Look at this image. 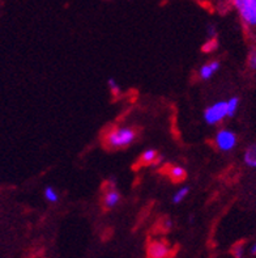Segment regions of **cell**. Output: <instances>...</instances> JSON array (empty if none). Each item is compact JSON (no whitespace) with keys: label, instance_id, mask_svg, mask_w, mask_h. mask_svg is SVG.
I'll return each mask as SVG.
<instances>
[{"label":"cell","instance_id":"obj_1","mask_svg":"<svg viewBox=\"0 0 256 258\" xmlns=\"http://www.w3.org/2000/svg\"><path fill=\"white\" fill-rule=\"evenodd\" d=\"M137 137V131L131 127H117L110 130L105 137V144L110 150L128 147L135 142Z\"/></svg>","mask_w":256,"mask_h":258},{"label":"cell","instance_id":"obj_2","mask_svg":"<svg viewBox=\"0 0 256 258\" xmlns=\"http://www.w3.org/2000/svg\"><path fill=\"white\" fill-rule=\"evenodd\" d=\"M237 8L240 19L250 28L256 26V0H230Z\"/></svg>","mask_w":256,"mask_h":258},{"label":"cell","instance_id":"obj_3","mask_svg":"<svg viewBox=\"0 0 256 258\" xmlns=\"http://www.w3.org/2000/svg\"><path fill=\"white\" fill-rule=\"evenodd\" d=\"M227 117V104L224 101L212 105L205 110L204 119L208 124H216Z\"/></svg>","mask_w":256,"mask_h":258},{"label":"cell","instance_id":"obj_4","mask_svg":"<svg viewBox=\"0 0 256 258\" xmlns=\"http://www.w3.org/2000/svg\"><path fill=\"white\" fill-rule=\"evenodd\" d=\"M216 146L220 151H230L237 146V135L230 130H221L216 135Z\"/></svg>","mask_w":256,"mask_h":258},{"label":"cell","instance_id":"obj_5","mask_svg":"<svg viewBox=\"0 0 256 258\" xmlns=\"http://www.w3.org/2000/svg\"><path fill=\"white\" fill-rule=\"evenodd\" d=\"M172 249L163 241H152L148 246V258H170Z\"/></svg>","mask_w":256,"mask_h":258},{"label":"cell","instance_id":"obj_6","mask_svg":"<svg viewBox=\"0 0 256 258\" xmlns=\"http://www.w3.org/2000/svg\"><path fill=\"white\" fill-rule=\"evenodd\" d=\"M120 200V194L118 190H115L114 187L109 189L105 194V198H104V205L106 209H113L118 205Z\"/></svg>","mask_w":256,"mask_h":258},{"label":"cell","instance_id":"obj_7","mask_svg":"<svg viewBox=\"0 0 256 258\" xmlns=\"http://www.w3.org/2000/svg\"><path fill=\"white\" fill-rule=\"evenodd\" d=\"M218 69H220V62H217V60L207 63V64H204L201 67L200 78L203 79V80H208V79L212 78L213 74H216V72L218 71Z\"/></svg>","mask_w":256,"mask_h":258},{"label":"cell","instance_id":"obj_8","mask_svg":"<svg viewBox=\"0 0 256 258\" xmlns=\"http://www.w3.org/2000/svg\"><path fill=\"white\" fill-rule=\"evenodd\" d=\"M161 157L158 156L156 150H146L139 159L140 165H150V164H157Z\"/></svg>","mask_w":256,"mask_h":258},{"label":"cell","instance_id":"obj_9","mask_svg":"<svg viewBox=\"0 0 256 258\" xmlns=\"http://www.w3.org/2000/svg\"><path fill=\"white\" fill-rule=\"evenodd\" d=\"M243 160L247 167L256 168V144H251L250 147H247L243 155Z\"/></svg>","mask_w":256,"mask_h":258},{"label":"cell","instance_id":"obj_10","mask_svg":"<svg viewBox=\"0 0 256 258\" xmlns=\"http://www.w3.org/2000/svg\"><path fill=\"white\" fill-rule=\"evenodd\" d=\"M186 170L181 167H172L169 169V177L174 182H181L186 178Z\"/></svg>","mask_w":256,"mask_h":258},{"label":"cell","instance_id":"obj_11","mask_svg":"<svg viewBox=\"0 0 256 258\" xmlns=\"http://www.w3.org/2000/svg\"><path fill=\"white\" fill-rule=\"evenodd\" d=\"M226 104H227V117H234L238 110V106H239V98L231 97Z\"/></svg>","mask_w":256,"mask_h":258},{"label":"cell","instance_id":"obj_12","mask_svg":"<svg viewBox=\"0 0 256 258\" xmlns=\"http://www.w3.org/2000/svg\"><path fill=\"white\" fill-rule=\"evenodd\" d=\"M217 46H218L217 39L211 38L209 41H207V42L203 45V47H201V51H204V52H207V54H209V52H213L214 50L217 49Z\"/></svg>","mask_w":256,"mask_h":258},{"label":"cell","instance_id":"obj_13","mask_svg":"<svg viewBox=\"0 0 256 258\" xmlns=\"http://www.w3.org/2000/svg\"><path fill=\"white\" fill-rule=\"evenodd\" d=\"M190 193V187L188 186H183L182 189H179L177 193H175V196L173 197V202L174 203H179L182 202V201L185 200L186 197H187V194Z\"/></svg>","mask_w":256,"mask_h":258},{"label":"cell","instance_id":"obj_14","mask_svg":"<svg viewBox=\"0 0 256 258\" xmlns=\"http://www.w3.org/2000/svg\"><path fill=\"white\" fill-rule=\"evenodd\" d=\"M45 198L49 201V202L54 203V202H56V201H58L59 197H58V193H56L55 190H54V187L47 186L45 189Z\"/></svg>","mask_w":256,"mask_h":258},{"label":"cell","instance_id":"obj_15","mask_svg":"<svg viewBox=\"0 0 256 258\" xmlns=\"http://www.w3.org/2000/svg\"><path fill=\"white\" fill-rule=\"evenodd\" d=\"M247 64L252 71H256V46L251 49V51L248 52V58H247Z\"/></svg>","mask_w":256,"mask_h":258},{"label":"cell","instance_id":"obj_16","mask_svg":"<svg viewBox=\"0 0 256 258\" xmlns=\"http://www.w3.org/2000/svg\"><path fill=\"white\" fill-rule=\"evenodd\" d=\"M234 255H235V258H243L244 255L243 245H237L235 248H234Z\"/></svg>","mask_w":256,"mask_h":258},{"label":"cell","instance_id":"obj_17","mask_svg":"<svg viewBox=\"0 0 256 258\" xmlns=\"http://www.w3.org/2000/svg\"><path fill=\"white\" fill-rule=\"evenodd\" d=\"M109 87H110L111 92H113L114 95H117L118 92H119V85L117 84V82L114 79H109Z\"/></svg>","mask_w":256,"mask_h":258},{"label":"cell","instance_id":"obj_18","mask_svg":"<svg viewBox=\"0 0 256 258\" xmlns=\"http://www.w3.org/2000/svg\"><path fill=\"white\" fill-rule=\"evenodd\" d=\"M208 33H209V36L213 38V37L216 36V28H214L213 25H209V28H208Z\"/></svg>","mask_w":256,"mask_h":258},{"label":"cell","instance_id":"obj_19","mask_svg":"<svg viewBox=\"0 0 256 258\" xmlns=\"http://www.w3.org/2000/svg\"><path fill=\"white\" fill-rule=\"evenodd\" d=\"M250 253H251V254H252V255H256V242H255V244H253L252 246H251Z\"/></svg>","mask_w":256,"mask_h":258}]
</instances>
